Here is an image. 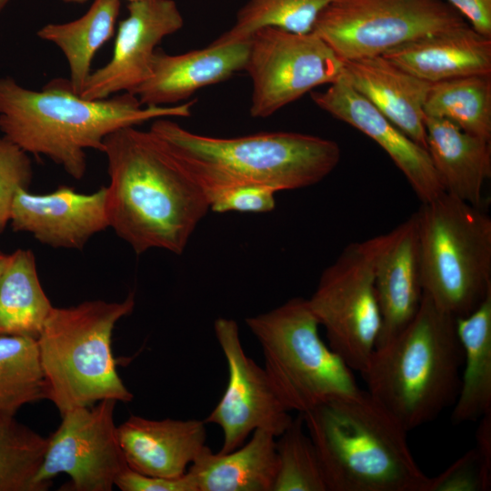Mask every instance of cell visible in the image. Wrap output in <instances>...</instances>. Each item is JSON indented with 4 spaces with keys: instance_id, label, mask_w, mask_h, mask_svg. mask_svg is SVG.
<instances>
[{
    "instance_id": "cell-23",
    "label": "cell",
    "mask_w": 491,
    "mask_h": 491,
    "mask_svg": "<svg viewBox=\"0 0 491 491\" xmlns=\"http://www.w3.org/2000/svg\"><path fill=\"white\" fill-rule=\"evenodd\" d=\"M276 471V437L257 429L233 451L206 446L186 472L195 491H273Z\"/></svg>"
},
{
    "instance_id": "cell-12",
    "label": "cell",
    "mask_w": 491,
    "mask_h": 491,
    "mask_svg": "<svg viewBox=\"0 0 491 491\" xmlns=\"http://www.w3.org/2000/svg\"><path fill=\"white\" fill-rule=\"evenodd\" d=\"M117 401L105 399L91 406L62 414L57 429L49 436L35 484L49 489L58 474L69 476L61 486L67 491H111L128 468L122 451L114 411Z\"/></svg>"
},
{
    "instance_id": "cell-18",
    "label": "cell",
    "mask_w": 491,
    "mask_h": 491,
    "mask_svg": "<svg viewBox=\"0 0 491 491\" xmlns=\"http://www.w3.org/2000/svg\"><path fill=\"white\" fill-rule=\"evenodd\" d=\"M119 443L130 469L174 478L185 474L205 445V421L131 416L117 426Z\"/></svg>"
},
{
    "instance_id": "cell-36",
    "label": "cell",
    "mask_w": 491,
    "mask_h": 491,
    "mask_svg": "<svg viewBox=\"0 0 491 491\" xmlns=\"http://www.w3.org/2000/svg\"><path fill=\"white\" fill-rule=\"evenodd\" d=\"M480 35L491 38V0H446Z\"/></svg>"
},
{
    "instance_id": "cell-5",
    "label": "cell",
    "mask_w": 491,
    "mask_h": 491,
    "mask_svg": "<svg viewBox=\"0 0 491 491\" xmlns=\"http://www.w3.org/2000/svg\"><path fill=\"white\" fill-rule=\"evenodd\" d=\"M327 491H426L406 432L366 391L302 414Z\"/></svg>"
},
{
    "instance_id": "cell-25",
    "label": "cell",
    "mask_w": 491,
    "mask_h": 491,
    "mask_svg": "<svg viewBox=\"0 0 491 491\" xmlns=\"http://www.w3.org/2000/svg\"><path fill=\"white\" fill-rule=\"evenodd\" d=\"M53 306L38 278L34 253L8 255L0 277V336L37 339Z\"/></svg>"
},
{
    "instance_id": "cell-38",
    "label": "cell",
    "mask_w": 491,
    "mask_h": 491,
    "mask_svg": "<svg viewBox=\"0 0 491 491\" xmlns=\"http://www.w3.org/2000/svg\"><path fill=\"white\" fill-rule=\"evenodd\" d=\"M62 1L68 4H83V3H85L87 0H62ZM127 1L134 2L136 0H127Z\"/></svg>"
},
{
    "instance_id": "cell-37",
    "label": "cell",
    "mask_w": 491,
    "mask_h": 491,
    "mask_svg": "<svg viewBox=\"0 0 491 491\" xmlns=\"http://www.w3.org/2000/svg\"><path fill=\"white\" fill-rule=\"evenodd\" d=\"M7 257H8V255H5L0 251V277L6 265Z\"/></svg>"
},
{
    "instance_id": "cell-16",
    "label": "cell",
    "mask_w": 491,
    "mask_h": 491,
    "mask_svg": "<svg viewBox=\"0 0 491 491\" xmlns=\"http://www.w3.org/2000/svg\"><path fill=\"white\" fill-rule=\"evenodd\" d=\"M9 223L15 232L31 234L55 248L82 249L95 234L109 227L106 187L82 194L67 185L52 193L17 190Z\"/></svg>"
},
{
    "instance_id": "cell-24",
    "label": "cell",
    "mask_w": 491,
    "mask_h": 491,
    "mask_svg": "<svg viewBox=\"0 0 491 491\" xmlns=\"http://www.w3.org/2000/svg\"><path fill=\"white\" fill-rule=\"evenodd\" d=\"M464 370L451 422L477 421L491 412V294L472 313L456 318Z\"/></svg>"
},
{
    "instance_id": "cell-3",
    "label": "cell",
    "mask_w": 491,
    "mask_h": 491,
    "mask_svg": "<svg viewBox=\"0 0 491 491\" xmlns=\"http://www.w3.org/2000/svg\"><path fill=\"white\" fill-rule=\"evenodd\" d=\"M163 139L209 196L227 186L257 185L276 192L316 185L338 165L336 142L295 132L215 137L191 132L170 117L149 129Z\"/></svg>"
},
{
    "instance_id": "cell-2",
    "label": "cell",
    "mask_w": 491,
    "mask_h": 491,
    "mask_svg": "<svg viewBox=\"0 0 491 491\" xmlns=\"http://www.w3.org/2000/svg\"><path fill=\"white\" fill-rule=\"evenodd\" d=\"M195 100L145 106L129 92L104 99L76 94L68 79L55 78L42 90L0 77V132L27 154L44 155L76 180L86 172V150L103 151L111 133L161 117H186Z\"/></svg>"
},
{
    "instance_id": "cell-21",
    "label": "cell",
    "mask_w": 491,
    "mask_h": 491,
    "mask_svg": "<svg viewBox=\"0 0 491 491\" xmlns=\"http://www.w3.org/2000/svg\"><path fill=\"white\" fill-rule=\"evenodd\" d=\"M383 56L430 84L491 75V38L468 24L406 43Z\"/></svg>"
},
{
    "instance_id": "cell-31",
    "label": "cell",
    "mask_w": 491,
    "mask_h": 491,
    "mask_svg": "<svg viewBox=\"0 0 491 491\" xmlns=\"http://www.w3.org/2000/svg\"><path fill=\"white\" fill-rule=\"evenodd\" d=\"M277 471L273 491H327L316 449L302 414L276 437Z\"/></svg>"
},
{
    "instance_id": "cell-27",
    "label": "cell",
    "mask_w": 491,
    "mask_h": 491,
    "mask_svg": "<svg viewBox=\"0 0 491 491\" xmlns=\"http://www.w3.org/2000/svg\"><path fill=\"white\" fill-rule=\"evenodd\" d=\"M426 116L446 119L463 131L491 139V75H476L430 85Z\"/></svg>"
},
{
    "instance_id": "cell-4",
    "label": "cell",
    "mask_w": 491,
    "mask_h": 491,
    "mask_svg": "<svg viewBox=\"0 0 491 491\" xmlns=\"http://www.w3.org/2000/svg\"><path fill=\"white\" fill-rule=\"evenodd\" d=\"M462 366L456 318L423 294L414 318L375 346L360 374L369 396L409 432L454 405Z\"/></svg>"
},
{
    "instance_id": "cell-22",
    "label": "cell",
    "mask_w": 491,
    "mask_h": 491,
    "mask_svg": "<svg viewBox=\"0 0 491 491\" xmlns=\"http://www.w3.org/2000/svg\"><path fill=\"white\" fill-rule=\"evenodd\" d=\"M426 150L445 192L481 207L485 182L491 176L490 141L453 123L425 115Z\"/></svg>"
},
{
    "instance_id": "cell-26",
    "label": "cell",
    "mask_w": 491,
    "mask_h": 491,
    "mask_svg": "<svg viewBox=\"0 0 491 491\" xmlns=\"http://www.w3.org/2000/svg\"><path fill=\"white\" fill-rule=\"evenodd\" d=\"M120 0H94L81 17L61 24H46L36 35L56 45L69 67L72 89L80 94L90 75L97 51L114 35Z\"/></svg>"
},
{
    "instance_id": "cell-15",
    "label": "cell",
    "mask_w": 491,
    "mask_h": 491,
    "mask_svg": "<svg viewBox=\"0 0 491 491\" xmlns=\"http://www.w3.org/2000/svg\"><path fill=\"white\" fill-rule=\"evenodd\" d=\"M311 97L319 108L374 140L403 173L421 203L446 193L427 150L385 117L342 76L324 92H312Z\"/></svg>"
},
{
    "instance_id": "cell-11",
    "label": "cell",
    "mask_w": 491,
    "mask_h": 491,
    "mask_svg": "<svg viewBox=\"0 0 491 491\" xmlns=\"http://www.w3.org/2000/svg\"><path fill=\"white\" fill-rule=\"evenodd\" d=\"M343 69L344 61L314 31L261 28L249 39L245 67L252 83L250 115L270 116L314 88L335 83Z\"/></svg>"
},
{
    "instance_id": "cell-28",
    "label": "cell",
    "mask_w": 491,
    "mask_h": 491,
    "mask_svg": "<svg viewBox=\"0 0 491 491\" xmlns=\"http://www.w3.org/2000/svg\"><path fill=\"white\" fill-rule=\"evenodd\" d=\"M47 399L37 340L0 336V416H15L26 404Z\"/></svg>"
},
{
    "instance_id": "cell-8",
    "label": "cell",
    "mask_w": 491,
    "mask_h": 491,
    "mask_svg": "<svg viewBox=\"0 0 491 491\" xmlns=\"http://www.w3.org/2000/svg\"><path fill=\"white\" fill-rule=\"evenodd\" d=\"M258 341L264 369L285 406L304 414L361 392L353 370L319 336L306 298L293 297L246 318Z\"/></svg>"
},
{
    "instance_id": "cell-1",
    "label": "cell",
    "mask_w": 491,
    "mask_h": 491,
    "mask_svg": "<svg viewBox=\"0 0 491 491\" xmlns=\"http://www.w3.org/2000/svg\"><path fill=\"white\" fill-rule=\"evenodd\" d=\"M102 152L109 227L137 255L153 248L183 254L210 211L205 190L150 130L118 129L105 138Z\"/></svg>"
},
{
    "instance_id": "cell-33",
    "label": "cell",
    "mask_w": 491,
    "mask_h": 491,
    "mask_svg": "<svg viewBox=\"0 0 491 491\" xmlns=\"http://www.w3.org/2000/svg\"><path fill=\"white\" fill-rule=\"evenodd\" d=\"M491 467L476 448L465 453L436 477H430L426 491H487Z\"/></svg>"
},
{
    "instance_id": "cell-30",
    "label": "cell",
    "mask_w": 491,
    "mask_h": 491,
    "mask_svg": "<svg viewBox=\"0 0 491 491\" xmlns=\"http://www.w3.org/2000/svg\"><path fill=\"white\" fill-rule=\"evenodd\" d=\"M48 438L0 416V491H41L35 484Z\"/></svg>"
},
{
    "instance_id": "cell-14",
    "label": "cell",
    "mask_w": 491,
    "mask_h": 491,
    "mask_svg": "<svg viewBox=\"0 0 491 491\" xmlns=\"http://www.w3.org/2000/svg\"><path fill=\"white\" fill-rule=\"evenodd\" d=\"M127 10L118 25L111 59L91 72L80 96L104 99L132 93L150 76L156 46L184 25L174 0H136L129 2Z\"/></svg>"
},
{
    "instance_id": "cell-20",
    "label": "cell",
    "mask_w": 491,
    "mask_h": 491,
    "mask_svg": "<svg viewBox=\"0 0 491 491\" xmlns=\"http://www.w3.org/2000/svg\"><path fill=\"white\" fill-rule=\"evenodd\" d=\"M342 78L391 123L426 149L424 103L430 83L383 55L344 61Z\"/></svg>"
},
{
    "instance_id": "cell-10",
    "label": "cell",
    "mask_w": 491,
    "mask_h": 491,
    "mask_svg": "<svg viewBox=\"0 0 491 491\" xmlns=\"http://www.w3.org/2000/svg\"><path fill=\"white\" fill-rule=\"evenodd\" d=\"M465 24L446 0H334L319 15L313 31L348 61L383 55Z\"/></svg>"
},
{
    "instance_id": "cell-6",
    "label": "cell",
    "mask_w": 491,
    "mask_h": 491,
    "mask_svg": "<svg viewBox=\"0 0 491 491\" xmlns=\"http://www.w3.org/2000/svg\"><path fill=\"white\" fill-rule=\"evenodd\" d=\"M135 304L130 293L121 302L53 306L36 340L47 399L61 415L105 399L132 401L133 394L116 371L112 336L115 324L132 313Z\"/></svg>"
},
{
    "instance_id": "cell-34",
    "label": "cell",
    "mask_w": 491,
    "mask_h": 491,
    "mask_svg": "<svg viewBox=\"0 0 491 491\" xmlns=\"http://www.w3.org/2000/svg\"><path fill=\"white\" fill-rule=\"evenodd\" d=\"M276 190L257 185H237L222 188L209 196L215 213H266L276 206Z\"/></svg>"
},
{
    "instance_id": "cell-9",
    "label": "cell",
    "mask_w": 491,
    "mask_h": 491,
    "mask_svg": "<svg viewBox=\"0 0 491 491\" xmlns=\"http://www.w3.org/2000/svg\"><path fill=\"white\" fill-rule=\"evenodd\" d=\"M385 234L347 245L321 274L307 299L329 347L361 372L375 349L381 316L375 269Z\"/></svg>"
},
{
    "instance_id": "cell-35",
    "label": "cell",
    "mask_w": 491,
    "mask_h": 491,
    "mask_svg": "<svg viewBox=\"0 0 491 491\" xmlns=\"http://www.w3.org/2000/svg\"><path fill=\"white\" fill-rule=\"evenodd\" d=\"M115 486L122 491H195L187 472L178 477L165 478L145 476L129 467L118 476Z\"/></svg>"
},
{
    "instance_id": "cell-17",
    "label": "cell",
    "mask_w": 491,
    "mask_h": 491,
    "mask_svg": "<svg viewBox=\"0 0 491 491\" xmlns=\"http://www.w3.org/2000/svg\"><path fill=\"white\" fill-rule=\"evenodd\" d=\"M249 40L211 43L179 55L154 54L150 76L132 94L145 106L174 105L205 86L223 82L245 70Z\"/></svg>"
},
{
    "instance_id": "cell-32",
    "label": "cell",
    "mask_w": 491,
    "mask_h": 491,
    "mask_svg": "<svg viewBox=\"0 0 491 491\" xmlns=\"http://www.w3.org/2000/svg\"><path fill=\"white\" fill-rule=\"evenodd\" d=\"M32 178L28 154L4 135L0 136V234L9 223L15 193L21 188L28 189Z\"/></svg>"
},
{
    "instance_id": "cell-29",
    "label": "cell",
    "mask_w": 491,
    "mask_h": 491,
    "mask_svg": "<svg viewBox=\"0 0 491 491\" xmlns=\"http://www.w3.org/2000/svg\"><path fill=\"white\" fill-rule=\"evenodd\" d=\"M334 0H248L232 27L213 43L248 41L257 30L277 27L297 34L313 31L322 11Z\"/></svg>"
},
{
    "instance_id": "cell-19",
    "label": "cell",
    "mask_w": 491,
    "mask_h": 491,
    "mask_svg": "<svg viewBox=\"0 0 491 491\" xmlns=\"http://www.w3.org/2000/svg\"><path fill=\"white\" fill-rule=\"evenodd\" d=\"M375 286L381 316L376 346L399 333L414 318L421 303L416 213L385 234L376 264Z\"/></svg>"
},
{
    "instance_id": "cell-13",
    "label": "cell",
    "mask_w": 491,
    "mask_h": 491,
    "mask_svg": "<svg viewBox=\"0 0 491 491\" xmlns=\"http://www.w3.org/2000/svg\"><path fill=\"white\" fill-rule=\"evenodd\" d=\"M214 332L226 361L228 380L221 399L205 423L215 424L222 430L219 452L236 449L257 429L279 436L293 417L264 367L246 354L237 323L218 317L214 322Z\"/></svg>"
},
{
    "instance_id": "cell-39",
    "label": "cell",
    "mask_w": 491,
    "mask_h": 491,
    "mask_svg": "<svg viewBox=\"0 0 491 491\" xmlns=\"http://www.w3.org/2000/svg\"><path fill=\"white\" fill-rule=\"evenodd\" d=\"M11 0H0V13L5 8Z\"/></svg>"
},
{
    "instance_id": "cell-7",
    "label": "cell",
    "mask_w": 491,
    "mask_h": 491,
    "mask_svg": "<svg viewBox=\"0 0 491 491\" xmlns=\"http://www.w3.org/2000/svg\"><path fill=\"white\" fill-rule=\"evenodd\" d=\"M423 294L455 318L491 294V218L447 193L416 212Z\"/></svg>"
}]
</instances>
